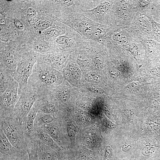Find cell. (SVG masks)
Listing matches in <instances>:
<instances>
[{
  "label": "cell",
  "instance_id": "cell-38",
  "mask_svg": "<svg viewBox=\"0 0 160 160\" xmlns=\"http://www.w3.org/2000/svg\"><path fill=\"white\" fill-rule=\"evenodd\" d=\"M159 57H160V56H159Z\"/></svg>",
  "mask_w": 160,
  "mask_h": 160
},
{
  "label": "cell",
  "instance_id": "cell-37",
  "mask_svg": "<svg viewBox=\"0 0 160 160\" xmlns=\"http://www.w3.org/2000/svg\"><path fill=\"white\" fill-rule=\"evenodd\" d=\"M36 15V11L33 8L30 7L26 11L27 16L31 18L34 16Z\"/></svg>",
  "mask_w": 160,
  "mask_h": 160
},
{
  "label": "cell",
  "instance_id": "cell-27",
  "mask_svg": "<svg viewBox=\"0 0 160 160\" xmlns=\"http://www.w3.org/2000/svg\"><path fill=\"white\" fill-rule=\"evenodd\" d=\"M66 71L70 73L74 79H78L81 76V71L79 68L74 63L69 62L66 67Z\"/></svg>",
  "mask_w": 160,
  "mask_h": 160
},
{
  "label": "cell",
  "instance_id": "cell-6",
  "mask_svg": "<svg viewBox=\"0 0 160 160\" xmlns=\"http://www.w3.org/2000/svg\"><path fill=\"white\" fill-rule=\"evenodd\" d=\"M19 84L15 79L8 88L0 95V118L12 116L19 99Z\"/></svg>",
  "mask_w": 160,
  "mask_h": 160
},
{
  "label": "cell",
  "instance_id": "cell-33",
  "mask_svg": "<svg viewBox=\"0 0 160 160\" xmlns=\"http://www.w3.org/2000/svg\"><path fill=\"white\" fill-rule=\"evenodd\" d=\"M112 155V150L109 146L106 147L104 154V157L105 160H109Z\"/></svg>",
  "mask_w": 160,
  "mask_h": 160
},
{
  "label": "cell",
  "instance_id": "cell-20",
  "mask_svg": "<svg viewBox=\"0 0 160 160\" xmlns=\"http://www.w3.org/2000/svg\"><path fill=\"white\" fill-rule=\"evenodd\" d=\"M14 79L12 73L6 70L0 69V95L8 88Z\"/></svg>",
  "mask_w": 160,
  "mask_h": 160
},
{
  "label": "cell",
  "instance_id": "cell-18",
  "mask_svg": "<svg viewBox=\"0 0 160 160\" xmlns=\"http://www.w3.org/2000/svg\"><path fill=\"white\" fill-rule=\"evenodd\" d=\"M56 123L53 121L44 125L40 127L47 133L53 140L58 143L62 142L61 133L59 127Z\"/></svg>",
  "mask_w": 160,
  "mask_h": 160
},
{
  "label": "cell",
  "instance_id": "cell-29",
  "mask_svg": "<svg viewBox=\"0 0 160 160\" xmlns=\"http://www.w3.org/2000/svg\"><path fill=\"white\" fill-rule=\"evenodd\" d=\"M85 79L88 82L93 83H96L99 80L97 73L93 71L87 73L85 76Z\"/></svg>",
  "mask_w": 160,
  "mask_h": 160
},
{
  "label": "cell",
  "instance_id": "cell-1",
  "mask_svg": "<svg viewBox=\"0 0 160 160\" xmlns=\"http://www.w3.org/2000/svg\"><path fill=\"white\" fill-rule=\"evenodd\" d=\"M61 80L60 74L50 65L36 63L28 80V85L36 93L38 99L48 95Z\"/></svg>",
  "mask_w": 160,
  "mask_h": 160
},
{
  "label": "cell",
  "instance_id": "cell-23",
  "mask_svg": "<svg viewBox=\"0 0 160 160\" xmlns=\"http://www.w3.org/2000/svg\"><path fill=\"white\" fill-rule=\"evenodd\" d=\"M0 160H29L27 151L20 152L12 154L0 153Z\"/></svg>",
  "mask_w": 160,
  "mask_h": 160
},
{
  "label": "cell",
  "instance_id": "cell-11",
  "mask_svg": "<svg viewBox=\"0 0 160 160\" xmlns=\"http://www.w3.org/2000/svg\"><path fill=\"white\" fill-rule=\"evenodd\" d=\"M111 40V46H120L125 45L135 40L127 27L113 25Z\"/></svg>",
  "mask_w": 160,
  "mask_h": 160
},
{
  "label": "cell",
  "instance_id": "cell-24",
  "mask_svg": "<svg viewBox=\"0 0 160 160\" xmlns=\"http://www.w3.org/2000/svg\"><path fill=\"white\" fill-rule=\"evenodd\" d=\"M156 22L160 23V0H153L148 15Z\"/></svg>",
  "mask_w": 160,
  "mask_h": 160
},
{
  "label": "cell",
  "instance_id": "cell-32",
  "mask_svg": "<svg viewBox=\"0 0 160 160\" xmlns=\"http://www.w3.org/2000/svg\"><path fill=\"white\" fill-rule=\"evenodd\" d=\"M86 142L89 146L93 147L95 146L96 143V138L94 136H89L86 139Z\"/></svg>",
  "mask_w": 160,
  "mask_h": 160
},
{
  "label": "cell",
  "instance_id": "cell-4",
  "mask_svg": "<svg viewBox=\"0 0 160 160\" xmlns=\"http://www.w3.org/2000/svg\"><path fill=\"white\" fill-rule=\"evenodd\" d=\"M137 15L128 0H113L110 12L109 25L128 27Z\"/></svg>",
  "mask_w": 160,
  "mask_h": 160
},
{
  "label": "cell",
  "instance_id": "cell-35",
  "mask_svg": "<svg viewBox=\"0 0 160 160\" xmlns=\"http://www.w3.org/2000/svg\"><path fill=\"white\" fill-rule=\"evenodd\" d=\"M88 89L92 93L95 94H97L101 93V89L97 86H89Z\"/></svg>",
  "mask_w": 160,
  "mask_h": 160
},
{
  "label": "cell",
  "instance_id": "cell-25",
  "mask_svg": "<svg viewBox=\"0 0 160 160\" xmlns=\"http://www.w3.org/2000/svg\"><path fill=\"white\" fill-rule=\"evenodd\" d=\"M29 160H39L36 145L29 139H25Z\"/></svg>",
  "mask_w": 160,
  "mask_h": 160
},
{
  "label": "cell",
  "instance_id": "cell-9",
  "mask_svg": "<svg viewBox=\"0 0 160 160\" xmlns=\"http://www.w3.org/2000/svg\"><path fill=\"white\" fill-rule=\"evenodd\" d=\"M113 0H102L94 8L80 12L91 20L101 24L109 25L110 14Z\"/></svg>",
  "mask_w": 160,
  "mask_h": 160
},
{
  "label": "cell",
  "instance_id": "cell-34",
  "mask_svg": "<svg viewBox=\"0 0 160 160\" xmlns=\"http://www.w3.org/2000/svg\"><path fill=\"white\" fill-rule=\"evenodd\" d=\"M56 152L58 156V160H69L68 156L61 149Z\"/></svg>",
  "mask_w": 160,
  "mask_h": 160
},
{
  "label": "cell",
  "instance_id": "cell-36",
  "mask_svg": "<svg viewBox=\"0 0 160 160\" xmlns=\"http://www.w3.org/2000/svg\"><path fill=\"white\" fill-rule=\"evenodd\" d=\"M14 23L15 27L19 30H22L24 28L23 23L19 20L15 18L14 20Z\"/></svg>",
  "mask_w": 160,
  "mask_h": 160
},
{
  "label": "cell",
  "instance_id": "cell-30",
  "mask_svg": "<svg viewBox=\"0 0 160 160\" xmlns=\"http://www.w3.org/2000/svg\"><path fill=\"white\" fill-rule=\"evenodd\" d=\"M34 50L41 52H45L49 51L51 49L49 47L41 43L36 44L34 47Z\"/></svg>",
  "mask_w": 160,
  "mask_h": 160
},
{
  "label": "cell",
  "instance_id": "cell-19",
  "mask_svg": "<svg viewBox=\"0 0 160 160\" xmlns=\"http://www.w3.org/2000/svg\"><path fill=\"white\" fill-rule=\"evenodd\" d=\"M147 53L151 57L160 56V43L154 40L148 39L141 42Z\"/></svg>",
  "mask_w": 160,
  "mask_h": 160
},
{
  "label": "cell",
  "instance_id": "cell-14",
  "mask_svg": "<svg viewBox=\"0 0 160 160\" xmlns=\"http://www.w3.org/2000/svg\"><path fill=\"white\" fill-rule=\"evenodd\" d=\"M30 138L36 139L44 144L49 147L56 152L61 149L55 143V141L40 127H34Z\"/></svg>",
  "mask_w": 160,
  "mask_h": 160
},
{
  "label": "cell",
  "instance_id": "cell-5",
  "mask_svg": "<svg viewBox=\"0 0 160 160\" xmlns=\"http://www.w3.org/2000/svg\"><path fill=\"white\" fill-rule=\"evenodd\" d=\"M18 59L17 68L13 74L14 79L18 83V92L28 87V80L31 75L36 60L33 55H21Z\"/></svg>",
  "mask_w": 160,
  "mask_h": 160
},
{
  "label": "cell",
  "instance_id": "cell-7",
  "mask_svg": "<svg viewBox=\"0 0 160 160\" xmlns=\"http://www.w3.org/2000/svg\"><path fill=\"white\" fill-rule=\"evenodd\" d=\"M19 99L15 106L13 115L25 124L28 114L35 102L38 99L37 95L28 87L18 92Z\"/></svg>",
  "mask_w": 160,
  "mask_h": 160
},
{
  "label": "cell",
  "instance_id": "cell-31",
  "mask_svg": "<svg viewBox=\"0 0 160 160\" xmlns=\"http://www.w3.org/2000/svg\"><path fill=\"white\" fill-rule=\"evenodd\" d=\"M36 25L37 28L41 30L47 29L50 26V25L47 22L42 20L38 21L36 23Z\"/></svg>",
  "mask_w": 160,
  "mask_h": 160
},
{
  "label": "cell",
  "instance_id": "cell-3",
  "mask_svg": "<svg viewBox=\"0 0 160 160\" xmlns=\"http://www.w3.org/2000/svg\"><path fill=\"white\" fill-rule=\"evenodd\" d=\"M0 127L14 146L20 151H27L24 123L12 115L0 118Z\"/></svg>",
  "mask_w": 160,
  "mask_h": 160
},
{
  "label": "cell",
  "instance_id": "cell-26",
  "mask_svg": "<svg viewBox=\"0 0 160 160\" xmlns=\"http://www.w3.org/2000/svg\"><path fill=\"white\" fill-rule=\"evenodd\" d=\"M146 16L151 22L152 33L154 40L160 43V23L154 20L151 16Z\"/></svg>",
  "mask_w": 160,
  "mask_h": 160
},
{
  "label": "cell",
  "instance_id": "cell-22",
  "mask_svg": "<svg viewBox=\"0 0 160 160\" xmlns=\"http://www.w3.org/2000/svg\"><path fill=\"white\" fill-rule=\"evenodd\" d=\"M55 120L53 114L45 113L39 110L35 118L34 127H41L52 123Z\"/></svg>",
  "mask_w": 160,
  "mask_h": 160
},
{
  "label": "cell",
  "instance_id": "cell-16",
  "mask_svg": "<svg viewBox=\"0 0 160 160\" xmlns=\"http://www.w3.org/2000/svg\"><path fill=\"white\" fill-rule=\"evenodd\" d=\"M128 1L137 15H146L149 13L153 0H128Z\"/></svg>",
  "mask_w": 160,
  "mask_h": 160
},
{
  "label": "cell",
  "instance_id": "cell-8",
  "mask_svg": "<svg viewBox=\"0 0 160 160\" xmlns=\"http://www.w3.org/2000/svg\"><path fill=\"white\" fill-rule=\"evenodd\" d=\"M127 28L136 41L141 42L146 40H154L151 22L145 15H137Z\"/></svg>",
  "mask_w": 160,
  "mask_h": 160
},
{
  "label": "cell",
  "instance_id": "cell-21",
  "mask_svg": "<svg viewBox=\"0 0 160 160\" xmlns=\"http://www.w3.org/2000/svg\"><path fill=\"white\" fill-rule=\"evenodd\" d=\"M39 110L43 112L53 114L56 111L57 109L54 101L48 97L38 99Z\"/></svg>",
  "mask_w": 160,
  "mask_h": 160
},
{
  "label": "cell",
  "instance_id": "cell-10",
  "mask_svg": "<svg viewBox=\"0 0 160 160\" xmlns=\"http://www.w3.org/2000/svg\"><path fill=\"white\" fill-rule=\"evenodd\" d=\"M54 41L56 46L63 50L71 52L82 46L84 38L69 27L65 34L55 38Z\"/></svg>",
  "mask_w": 160,
  "mask_h": 160
},
{
  "label": "cell",
  "instance_id": "cell-13",
  "mask_svg": "<svg viewBox=\"0 0 160 160\" xmlns=\"http://www.w3.org/2000/svg\"><path fill=\"white\" fill-rule=\"evenodd\" d=\"M30 139L36 145L39 160H58V155L55 151L36 139Z\"/></svg>",
  "mask_w": 160,
  "mask_h": 160
},
{
  "label": "cell",
  "instance_id": "cell-15",
  "mask_svg": "<svg viewBox=\"0 0 160 160\" xmlns=\"http://www.w3.org/2000/svg\"><path fill=\"white\" fill-rule=\"evenodd\" d=\"M39 110V102L38 100L35 102L28 113L24 124L25 138H29L31 136L34 120Z\"/></svg>",
  "mask_w": 160,
  "mask_h": 160
},
{
  "label": "cell",
  "instance_id": "cell-2",
  "mask_svg": "<svg viewBox=\"0 0 160 160\" xmlns=\"http://www.w3.org/2000/svg\"><path fill=\"white\" fill-rule=\"evenodd\" d=\"M59 19L83 38L95 41L97 39L101 24L91 20L79 12H63Z\"/></svg>",
  "mask_w": 160,
  "mask_h": 160
},
{
  "label": "cell",
  "instance_id": "cell-12",
  "mask_svg": "<svg viewBox=\"0 0 160 160\" xmlns=\"http://www.w3.org/2000/svg\"><path fill=\"white\" fill-rule=\"evenodd\" d=\"M68 56V54L57 52L47 55H38L37 59L40 63H45L60 69L67 62Z\"/></svg>",
  "mask_w": 160,
  "mask_h": 160
},
{
  "label": "cell",
  "instance_id": "cell-28",
  "mask_svg": "<svg viewBox=\"0 0 160 160\" xmlns=\"http://www.w3.org/2000/svg\"><path fill=\"white\" fill-rule=\"evenodd\" d=\"M65 128L68 136L71 139H72L76 134V129L75 126L69 122H67Z\"/></svg>",
  "mask_w": 160,
  "mask_h": 160
},
{
  "label": "cell",
  "instance_id": "cell-17",
  "mask_svg": "<svg viewBox=\"0 0 160 160\" xmlns=\"http://www.w3.org/2000/svg\"><path fill=\"white\" fill-rule=\"evenodd\" d=\"M0 153L12 154L19 152L25 151H20L14 146L2 129H0Z\"/></svg>",
  "mask_w": 160,
  "mask_h": 160
}]
</instances>
